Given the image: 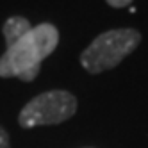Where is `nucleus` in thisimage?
Instances as JSON below:
<instances>
[{
    "label": "nucleus",
    "instance_id": "1",
    "mask_svg": "<svg viewBox=\"0 0 148 148\" xmlns=\"http://www.w3.org/2000/svg\"><path fill=\"white\" fill-rule=\"evenodd\" d=\"M59 43V30L52 23H39L7 47L0 57V77H18L30 82L38 77L43 62Z\"/></svg>",
    "mask_w": 148,
    "mask_h": 148
},
{
    "label": "nucleus",
    "instance_id": "2",
    "mask_svg": "<svg viewBox=\"0 0 148 148\" xmlns=\"http://www.w3.org/2000/svg\"><path fill=\"white\" fill-rule=\"evenodd\" d=\"M141 34L134 29H112L93 39L80 54V64L89 73H102L130 56L139 45Z\"/></svg>",
    "mask_w": 148,
    "mask_h": 148
},
{
    "label": "nucleus",
    "instance_id": "3",
    "mask_svg": "<svg viewBox=\"0 0 148 148\" xmlns=\"http://www.w3.org/2000/svg\"><path fill=\"white\" fill-rule=\"evenodd\" d=\"M77 111V98L71 93L54 89L34 97L18 116V121L25 129L39 125H56L70 120Z\"/></svg>",
    "mask_w": 148,
    "mask_h": 148
},
{
    "label": "nucleus",
    "instance_id": "4",
    "mask_svg": "<svg viewBox=\"0 0 148 148\" xmlns=\"http://www.w3.org/2000/svg\"><path fill=\"white\" fill-rule=\"evenodd\" d=\"M30 29H32V25H30V22L27 18H23V16H11V18H7L4 27H2V34L5 38V45L7 47L14 45L16 41L22 39Z\"/></svg>",
    "mask_w": 148,
    "mask_h": 148
},
{
    "label": "nucleus",
    "instance_id": "5",
    "mask_svg": "<svg viewBox=\"0 0 148 148\" xmlns=\"http://www.w3.org/2000/svg\"><path fill=\"white\" fill-rule=\"evenodd\" d=\"M111 7H116V9H121V7H127L132 4V0H105Z\"/></svg>",
    "mask_w": 148,
    "mask_h": 148
},
{
    "label": "nucleus",
    "instance_id": "6",
    "mask_svg": "<svg viewBox=\"0 0 148 148\" xmlns=\"http://www.w3.org/2000/svg\"><path fill=\"white\" fill-rule=\"evenodd\" d=\"M0 148H11V143H9V136L7 132L0 127Z\"/></svg>",
    "mask_w": 148,
    "mask_h": 148
}]
</instances>
